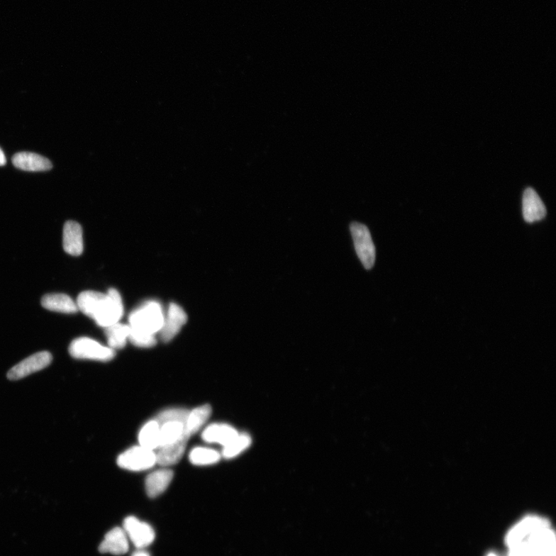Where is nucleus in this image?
<instances>
[{"mask_svg": "<svg viewBox=\"0 0 556 556\" xmlns=\"http://www.w3.org/2000/svg\"><path fill=\"white\" fill-rule=\"evenodd\" d=\"M76 304L78 310L102 328L119 323L124 314L123 299L120 293L114 289H109L107 294L83 291L78 295Z\"/></svg>", "mask_w": 556, "mask_h": 556, "instance_id": "nucleus-1", "label": "nucleus"}, {"mask_svg": "<svg viewBox=\"0 0 556 556\" xmlns=\"http://www.w3.org/2000/svg\"><path fill=\"white\" fill-rule=\"evenodd\" d=\"M165 314L161 304L150 301L136 308L129 316V326L135 331L145 334H159L163 325Z\"/></svg>", "mask_w": 556, "mask_h": 556, "instance_id": "nucleus-2", "label": "nucleus"}, {"mask_svg": "<svg viewBox=\"0 0 556 556\" xmlns=\"http://www.w3.org/2000/svg\"><path fill=\"white\" fill-rule=\"evenodd\" d=\"M69 353L77 360L109 362L116 357V351L88 337L75 338L69 346Z\"/></svg>", "mask_w": 556, "mask_h": 556, "instance_id": "nucleus-3", "label": "nucleus"}, {"mask_svg": "<svg viewBox=\"0 0 556 556\" xmlns=\"http://www.w3.org/2000/svg\"><path fill=\"white\" fill-rule=\"evenodd\" d=\"M350 231L355 249L365 268L369 270L376 262V248L367 226L354 222L350 225Z\"/></svg>", "mask_w": 556, "mask_h": 556, "instance_id": "nucleus-4", "label": "nucleus"}, {"mask_svg": "<svg viewBox=\"0 0 556 556\" xmlns=\"http://www.w3.org/2000/svg\"><path fill=\"white\" fill-rule=\"evenodd\" d=\"M118 465L126 470L142 472L149 470L156 465L154 450L135 446L123 452L117 460Z\"/></svg>", "mask_w": 556, "mask_h": 556, "instance_id": "nucleus-5", "label": "nucleus"}, {"mask_svg": "<svg viewBox=\"0 0 556 556\" xmlns=\"http://www.w3.org/2000/svg\"><path fill=\"white\" fill-rule=\"evenodd\" d=\"M548 527H550L548 519L540 516H528L510 530L506 538V545L511 548L526 542L538 530Z\"/></svg>", "mask_w": 556, "mask_h": 556, "instance_id": "nucleus-6", "label": "nucleus"}, {"mask_svg": "<svg viewBox=\"0 0 556 556\" xmlns=\"http://www.w3.org/2000/svg\"><path fill=\"white\" fill-rule=\"evenodd\" d=\"M52 360H53V356L49 352L43 351L35 353L16 364L8 372L7 377L13 381L20 380L34 372L47 368L50 366Z\"/></svg>", "mask_w": 556, "mask_h": 556, "instance_id": "nucleus-7", "label": "nucleus"}, {"mask_svg": "<svg viewBox=\"0 0 556 556\" xmlns=\"http://www.w3.org/2000/svg\"><path fill=\"white\" fill-rule=\"evenodd\" d=\"M123 529L128 540H131L138 550H143L155 540V531L152 527L133 516L124 521Z\"/></svg>", "mask_w": 556, "mask_h": 556, "instance_id": "nucleus-8", "label": "nucleus"}, {"mask_svg": "<svg viewBox=\"0 0 556 556\" xmlns=\"http://www.w3.org/2000/svg\"><path fill=\"white\" fill-rule=\"evenodd\" d=\"M187 320L186 311L177 304L171 303L159 333L161 340L166 343L172 341L186 325Z\"/></svg>", "mask_w": 556, "mask_h": 556, "instance_id": "nucleus-9", "label": "nucleus"}, {"mask_svg": "<svg viewBox=\"0 0 556 556\" xmlns=\"http://www.w3.org/2000/svg\"><path fill=\"white\" fill-rule=\"evenodd\" d=\"M526 543L535 556H555V535L551 527L538 530Z\"/></svg>", "mask_w": 556, "mask_h": 556, "instance_id": "nucleus-10", "label": "nucleus"}, {"mask_svg": "<svg viewBox=\"0 0 556 556\" xmlns=\"http://www.w3.org/2000/svg\"><path fill=\"white\" fill-rule=\"evenodd\" d=\"M190 437V434L185 428L184 433L176 442L169 445L160 447L157 453H155L156 464L162 467H168L177 464L184 455Z\"/></svg>", "mask_w": 556, "mask_h": 556, "instance_id": "nucleus-11", "label": "nucleus"}, {"mask_svg": "<svg viewBox=\"0 0 556 556\" xmlns=\"http://www.w3.org/2000/svg\"><path fill=\"white\" fill-rule=\"evenodd\" d=\"M63 247L67 254L77 257L84 251L83 230L82 226L72 221H67L64 226Z\"/></svg>", "mask_w": 556, "mask_h": 556, "instance_id": "nucleus-12", "label": "nucleus"}, {"mask_svg": "<svg viewBox=\"0 0 556 556\" xmlns=\"http://www.w3.org/2000/svg\"><path fill=\"white\" fill-rule=\"evenodd\" d=\"M524 219L529 223L542 221L546 215V208L540 196L532 188H528L523 199Z\"/></svg>", "mask_w": 556, "mask_h": 556, "instance_id": "nucleus-13", "label": "nucleus"}, {"mask_svg": "<svg viewBox=\"0 0 556 556\" xmlns=\"http://www.w3.org/2000/svg\"><path fill=\"white\" fill-rule=\"evenodd\" d=\"M13 163L17 169L28 172H45L53 167L51 162L43 156L23 152L14 155Z\"/></svg>", "mask_w": 556, "mask_h": 556, "instance_id": "nucleus-14", "label": "nucleus"}, {"mask_svg": "<svg viewBox=\"0 0 556 556\" xmlns=\"http://www.w3.org/2000/svg\"><path fill=\"white\" fill-rule=\"evenodd\" d=\"M129 549L128 538L123 528H115L109 532L101 543L99 550L102 553L115 555L126 554Z\"/></svg>", "mask_w": 556, "mask_h": 556, "instance_id": "nucleus-15", "label": "nucleus"}, {"mask_svg": "<svg viewBox=\"0 0 556 556\" xmlns=\"http://www.w3.org/2000/svg\"><path fill=\"white\" fill-rule=\"evenodd\" d=\"M239 433L231 426L225 423H213L204 430L202 439L208 444L225 446L238 435Z\"/></svg>", "mask_w": 556, "mask_h": 556, "instance_id": "nucleus-16", "label": "nucleus"}, {"mask_svg": "<svg viewBox=\"0 0 556 556\" xmlns=\"http://www.w3.org/2000/svg\"><path fill=\"white\" fill-rule=\"evenodd\" d=\"M173 472L169 469L162 468L152 472L145 479V491L148 496L155 499L168 489L173 479Z\"/></svg>", "mask_w": 556, "mask_h": 556, "instance_id": "nucleus-17", "label": "nucleus"}, {"mask_svg": "<svg viewBox=\"0 0 556 556\" xmlns=\"http://www.w3.org/2000/svg\"><path fill=\"white\" fill-rule=\"evenodd\" d=\"M43 308L51 311L74 314L78 311L77 304L65 294H48L41 299Z\"/></svg>", "mask_w": 556, "mask_h": 556, "instance_id": "nucleus-18", "label": "nucleus"}, {"mask_svg": "<svg viewBox=\"0 0 556 556\" xmlns=\"http://www.w3.org/2000/svg\"><path fill=\"white\" fill-rule=\"evenodd\" d=\"M139 445L154 450L160 446V425L155 420L145 423L138 434Z\"/></svg>", "mask_w": 556, "mask_h": 556, "instance_id": "nucleus-19", "label": "nucleus"}, {"mask_svg": "<svg viewBox=\"0 0 556 556\" xmlns=\"http://www.w3.org/2000/svg\"><path fill=\"white\" fill-rule=\"evenodd\" d=\"M212 414L211 405L205 404L189 412L185 428L191 436L201 430Z\"/></svg>", "mask_w": 556, "mask_h": 556, "instance_id": "nucleus-20", "label": "nucleus"}, {"mask_svg": "<svg viewBox=\"0 0 556 556\" xmlns=\"http://www.w3.org/2000/svg\"><path fill=\"white\" fill-rule=\"evenodd\" d=\"M104 329H106L109 347L114 350L123 349L128 340L130 326L118 323Z\"/></svg>", "mask_w": 556, "mask_h": 556, "instance_id": "nucleus-21", "label": "nucleus"}, {"mask_svg": "<svg viewBox=\"0 0 556 556\" xmlns=\"http://www.w3.org/2000/svg\"><path fill=\"white\" fill-rule=\"evenodd\" d=\"M189 458L190 462L194 465L206 466L218 463L221 455L213 449L197 447L190 451Z\"/></svg>", "mask_w": 556, "mask_h": 556, "instance_id": "nucleus-22", "label": "nucleus"}, {"mask_svg": "<svg viewBox=\"0 0 556 556\" xmlns=\"http://www.w3.org/2000/svg\"><path fill=\"white\" fill-rule=\"evenodd\" d=\"M185 431V424L179 422H167L160 426V447L176 442ZM159 447V448H160Z\"/></svg>", "mask_w": 556, "mask_h": 556, "instance_id": "nucleus-23", "label": "nucleus"}, {"mask_svg": "<svg viewBox=\"0 0 556 556\" xmlns=\"http://www.w3.org/2000/svg\"><path fill=\"white\" fill-rule=\"evenodd\" d=\"M251 444V438L246 433L238 434V435L223 446L222 456L224 458L230 459L239 455L241 452L246 450Z\"/></svg>", "mask_w": 556, "mask_h": 556, "instance_id": "nucleus-24", "label": "nucleus"}, {"mask_svg": "<svg viewBox=\"0 0 556 556\" xmlns=\"http://www.w3.org/2000/svg\"><path fill=\"white\" fill-rule=\"evenodd\" d=\"M189 413V411L186 409H177V408H175V409H169L161 412L154 420L160 426L167 422H179L185 424Z\"/></svg>", "mask_w": 556, "mask_h": 556, "instance_id": "nucleus-25", "label": "nucleus"}, {"mask_svg": "<svg viewBox=\"0 0 556 556\" xmlns=\"http://www.w3.org/2000/svg\"><path fill=\"white\" fill-rule=\"evenodd\" d=\"M128 340L134 345L141 348H151L157 343L155 335L138 332L131 328H130Z\"/></svg>", "mask_w": 556, "mask_h": 556, "instance_id": "nucleus-26", "label": "nucleus"}, {"mask_svg": "<svg viewBox=\"0 0 556 556\" xmlns=\"http://www.w3.org/2000/svg\"><path fill=\"white\" fill-rule=\"evenodd\" d=\"M508 556H535L526 542L510 548Z\"/></svg>", "mask_w": 556, "mask_h": 556, "instance_id": "nucleus-27", "label": "nucleus"}, {"mask_svg": "<svg viewBox=\"0 0 556 556\" xmlns=\"http://www.w3.org/2000/svg\"><path fill=\"white\" fill-rule=\"evenodd\" d=\"M6 162V159L4 151L2 150L1 148H0V167L4 166Z\"/></svg>", "mask_w": 556, "mask_h": 556, "instance_id": "nucleus-28", "label": "nucleus"}, {"mask_svg": "<svg viewBox=\"0 0 556 556\" xmlns=\"http://www.w3.org/2000/svg\"><path fill=\"white\" fill-rule=\"evenodd\" d=\"M132 556H150V555L144 550H138V551L135 552Z\"/></svg>", "mask_w": 556, "mask_h": 556, "instance_id": "nucleus-29", "label": "nucleus"}, {"mask_svg": "<svg viewBox=\"0 0 556 556\" xmlns=\"http://www.w3.org/2000/svg\"><path fill=\"white\" fill-rule=\"evenodd\" d=\"M488 556H497V555L494 553H490Z\"/></svg>", "mask_w": 556, "mask_h": 556, "instance_id": "nucleus-30", "label": "nucleus"}]
</instances>
